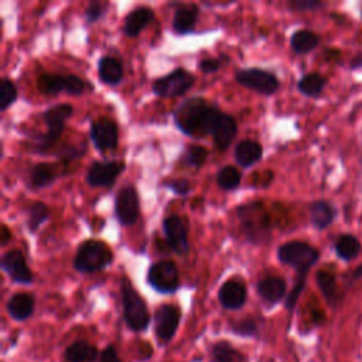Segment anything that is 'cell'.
Returning <instances> with one entry per match:
<instances>
[{
  "instance_id": "7a4b0ae2",
  "label": "cell",
  "mask_w": 362,
  "mask_h": 362,
  "mask_svg": "<svg viewBox=\"0 0 362 362\" xmlns=\"http://www.w3.org/2000/svg\"><path fill=\"white\" fill-rule=\"evenodd\" d=\"M120 293H122L123 315H124L126 324L133 331L146 329L150 322V314H148L147 305L127 279H122Z\"/></svg>"
},
{
  "instance_id": "d590c367",
  "label": "cell",
  "mask_w": 362,
  "mask_h": 362,
  "mask_svg": "<svg viewBox=\"0 0 362 362\" xmlns=\"http://www.w3.org/2000/svg\"><path fill=\"white\" fill-rule=\"evenodd\" d=\"M288 7L293 11H313L322 7V3L320 0H291Z\"/></svg>"
},
{
  "instance_id": "8fae6325",
  "label": "cell",
  "mask_w": 362,
  "mask_h": 362,
  "mask_svg": "<svg viewBox=\"0 0 362 362\" xmlns=\"http://www.w3.org/2000/svg\"><path fill=\"white\" fill-rule=\"evenodd\" d=\"M123 170L122 161H95L86 171V182L92 187H109Z\"/></svg>"
},
{
  "instance_id": "74e56055",
  "label": "cell",
  "mask_w": 362,
  "mask_h": 362,
  "mask_svg": "<svg viewBox=\"0 0 362 362\" xmlns=\"http://www.w3.org/2000/svg\"><path fill=\"white\" fill-rule=\"evenodd\" d=\"M105 8H103V4L99 3V1H92L88 7H86V11H85V18L88 23H93L96 21L98 18L102 17Z\"/></svg>"
},
{
  "instance_id": "ee69618b",
  "label": "cell",
  "mask_w": 362,
  "mask_h": 362,
  "mask_svg": "<svg viewBox=\"0 0 362 362\" xmlns=\"http://www.w3.org/2000/svg\"><path fill=\"white\" fill-rule=\"evenodd\" d=\"M362 277V263L352 272V280H358Z\"/></svg>"
},
{
  "instance_id": "1f68e13d",
  "label": "cell",
  "mask_w": 362,
  "mask_h": 362,
  "mask_svg": "<svg viewBox=\"0 0 362 362\" xmlns=\"http://www.w3.org/2000/svg\"><path fill=\"white\" fill-rule=\"evenodd\" d=\"M48 218V208L42 202H34L28 209V219L27 225L31 232H35L42 222Z\"/></svg>"
},
{
  "instance_id": "4fadbf2b",
  "label": "cell",
  "mask_w": 362,
  "mask_h": 362,
  "mask_svg": "<svg viewBox=\"0 0 362 362\" xmlns=\"http://www.w3.org/2000/svg\"><path fill=\"white\" fill-rule=\"evenodd\" d=\"M178 322L180 311L177 307L171 304L160 305L154 314V328L157 338L163 342L170 341L178 328Z\"/></svg>"
},
{
  "instance_id": "d6a6232c",
  "label": "cell",
  "mask_w": 362,
  "mask_h": 362,
  "mask_svg": "<svg viewBox=\"0 0 362 362\" xmlns=\"http://www.w3.org/2000/svg\"><path fill=\"white\" fill-rule=\"evenodd\" d=\"M17 99L16 85L8 78H1L0 81V110L10 107Z\"/></svg>"
},
{
  "instance_id": "f35d334b",
  "label": "cell",
  "mask_w": 362,
  "mask_h": 362,
  "mask_svg": "<svg viewBox=\"0 0 362 362\" xmlns=\"http://www.w3.org/2000/svg\"><path fill=\"white\" fill-rule=\"evenodd\" d=\"M165 187H168L170 189H173L177 195H187L189 192V184L187 180H173L167 184H164Z\"/></svg>"
},
{
  "instance_id": "ab89813d",
  "label": "cell",
  "mask_w": 362,
  "mask_h": 362,
  "mask_svg": "<svg viewBox=\"0 0 362 362\" xmlns=\"http://www.w3.org/2000/svg\"><path fill=\"white\" fill-rule=\"evenodd\" d=\"M199 69L202 71V72H205V74H212V72H216L218 69H219V66H221V62L218 61V59H215V58H205V59H202L201 62H199Z\"/></svg>"
},
{
  "instance_id": "30bf717a",
  "label": "cell",
  "mask_w": 362,
  "mask_h": 362,
  "mask_svg": "<svg viewBox=\"0 0 362 362\" xmlns=\"http://www.w3.org/2000/svg\"><path fill=\"white\" fill-rule=\"evenodd\" d=\"M236 81L255 92L262 95H272L279 89L277 78L267 71L259 68H247L236 72Z\"/></svg>"
},
{
  "instance_id": "b9f144b4",
  "label": "cell",
  "mask_w": 362,
  "mask_h": 362,
  "mask_svg": "<svg viewBox=\"0 0 362 362\" xmlns=\"http://www.w3.org/2000/svg\"><path fill=\"white\" fill-rule=\"evenodd\" d=\"M8 239H10V232H8L7 226L3 225L1 226V245H6L8 242Z\"/></svg>"
},
{
  "instance_id": "9c48e42d",
  "label": "cell",
  "mask_w": 362,
  "mask_h": 362,
  "mask_svg": "<svg viewBox=\"0 0 362 362\" xmlns=\"http://www.w3.org/2000/svg\"><path fill=\"white\" fill-rule=\"evenodd\" d=\"M139 214L140 202L137 191L132 185L122 187L115 198V215L117 221L124 226H130L136 223Z\"/></svg>"
},
{
  "instance_id": "4dcf8cb0",
  "label": "cell",
  "mask_w": 362,
  "mask_h": 362,
  "mask_svg": "<svg viewBox=\"0 0 362 362\" xmlns=\"http://www.w3.org/2000/svg\"><path fill=\"white\" fill-rule=\"evenodd\" d=\"M315 281L318 288L321 290L322 296L328 300L332 301L335 298V293H337V281H335V276L331 272L327 270H320L315 276Z\"/></svg>"
},
{
  "instance_id": "ba28073f",
  "label": "cell",
  "mask_w": 362,
  "mask_h": 362,
  "mask_svg": "<svg viewBox=\"0 0 362 362\" xmlns=\"http://www.w3.org/2000/svg\"><path fill=\"white\" fill-rule=\"evenodd\" d=\"M72 110H74L72 106L68 103H61V105L52 106L48 110H45L44 120L48 127V132L38 139L40 140L38 147L47 148L54 141H57L59 139V136L65 127V122L72 115Z\"/></svg>"
},
{
  "instance_id": "8992f818",
  "label": "cell",
  "mask_w": 362,
  "mask_h": 362,
  "mask_svg": "<svg viewBox=\"0 0 362 362\" xmlns=\"http://www.w3.org/2000/svg\"><path fill=\"white\" fill-rule=\"evenodd\" d=\"M194 82L195 79L188 71L177 68L165 76L156 79L153 83V90L161 98H175L184 95L194 85Z\"/></svg>"
},
{
  "instance_id": "52a82bcc",
  "label": "cell",
  "mask_w": 362,
  "mask_h": 362,
  "mask_svg": "<svg viewBox=\"0 0 362 362\" xmlns=\"http://www.w3.org/2000/svg\"><path fill=\"white\" fill-rule=\"evenodd\" d=\"M37 88L47 95H57L59 92L79 95L85 89V82L76 75L42 74L38 76Z\"/></svg>"
},
{
  "instance_id": "9a60e30c",
  "label": "cell",
  "mask_w": 362,
  "mask_h": 362,
  "mask_svg": "<svg viewBox=\"0 0 362 362\" xmlns=\"http://www.w3.org/2000/svg\"><path fill=\"white\" fill-rule=\"evenodd\" d=\"M0 264H1V269L16 283L30 284L34 279L30 267L25 263L24 255L17 249H13V250H8L7 253H4Z\"/></svg>"
},
{
  "instance_id": "ffe728a7",
  "label": "cell",
  "mask_w": 362,
  "mask_h": 362,
  "mask_svg": "<svg viewBox=\"0 0 362 362\" xmlns=\"http://www.w3.org/2000/svg\"><path fill=\"white\" fill-rule=\"evenodd\" d=\"M335 208L328 201L320 199L310 205V221L313 226L320 230L328 228L332 223V221L335 219Z\"/></svg>"
},
{
  "instance_id": "60d3db41",
  "label": "cell",
  "mask_w": 362,
  "mask_h": 362,
  "mask_svg": "<svg viewBox=\"0 0 362 362\" xmlns=\"http://www.w3.org/2000/svg\"><path fill=\"white\" fill-rule=\"evenodd\" d=\"M99 362H122L119 355H117V351L113 345H109L106 346L103 351H102V355H100V361Z\"/></svg>"
},
{
  "instance_id": "f1b7e54d",
  "label": "cell",
  "mask_w": 362,
  "mask_h": 362,
  "mask_svg": "<svg viewBox=\"0 0 362 362\" xmlns=\"http://www.w3.org/2000/svg\"><path fill=\"white\" fill-rule=\"evenodd\" d=\"M325 85H327V79L322 75H320L318 72H310L301 76V79L297 83V88L303 95L314 98L321 95Z\"/></svg>"
},
{
  "instance_id": "3957f363",
  "label": "cell",
  "mask_w": 362,
  "mask_h": 362,
  "mask_svg": "<svg viewBox=\"0 0 362 362\" xmlns=\"http://www.w3.org/2000/svg\"><path fill=\"white\" fill-rule=\"evenodd\" d=\"M277 257L281 263L294 267L297 270V276H307L311 266L317 263L320 252L305 242L291 240L279 247Z\"/></svg>"
},
{
  "instance_id": "5bb4252c",
  "label": "cell",
  "mask_w": 362,
  "mask_h": 362,
  "mask_svg": "<svg viewBox=\"0 0 362 362\" xmlns=\"http://www.w3.org/2000/svg\"><path fill=\"white\" fill-rule=\"evenodd\" d=\"M163 230L167 245L178 255H185L189 249L187 228L180 216L170 215L163 222Z\"/></svg>"
},
{
  "instance_id": "836d02e7",
  "label": "cell",
  "mask_w": 362,
  "mask_h": 362,
  "mask_svg": "<svg viewBox=\"0 0 362 362\" xmlns=\"http://www.w3.org/2000/svg\"><path fill=\"white\" fill-rule=\"evenodd\" d=\"M206 156H208V151L202 146H189L181 158L185 165L192 168H199L204 164Z\"/></svg>"
},
{
  "instance_id": "8d00e7d4",
  "label": "cell",
  "mask_w": 362,
  "mask_h": 362,
  "mask_svg": "<svg viewBox=\"0 0 362 362\" xmlns=\"http://www.w3.org/2000/svg\"><path fill=\"white\" fill-rule=\"evenodd\" d=\"M232 329H233L236 334H239V335L247 337V335H253V334L256 332L257 327H256V322H255L253 320L245 318V320H240V321L235 322V324L232 325Z\"/></svg>"
},
{
  "instance_id": "ac0fdd59",
  "label": "cell",
  "mask_w": 362,
  "mask_h": 362,
  "mask_svg": "<svg viewBox=\"0 0 362 362\" xmlns=\"http://www.w3.org/2000/svg\"><path fill=\"white\" fill-rule=\"evenodd\" d=\"M198 18V7L195 4H181L174 13L173 28L177 34H188L194 30Z\"/></svg>"
},
{
  "instance_id": "603a6c76",
  "label": "cell",
  "mask_w": 362,
  "mask_h": 362,
  "mask_svg": "<svg viewBox=\"0 0 362 362\" xmlns=\"http://www.w3.org/2000/svg\"><path fill=\"white\" fill-rule=\"evenodd\" d=\"M334 250L337 256L345 262L356 259L362 252V245L359 239L352 233H342L334 243Z\"/></svg>"
},
{
  "instance_id": "f546056e",
  "label": "cell",
  "mask_w": 362,
  "mask_h": 362,
  "mask_svg": "<svg viewBox=\"0 0 362 362\" xmlns=\"http://www.w3.org/2000/svg\"><path fill=\"white\" fill-rule=\"evenodd\" d=\"M216 182L225 191L235 189L240 184V171L230 165L222 167L216 174Z\"/></svg>"
},
{
  "instance_id": "cb8c5ba5",
  "label": "cell",
  "mask_w": 362,
  "mask_h": 362,
  "mask_svg": "<svg viewBox=\"0 0 362 362\" xmlns=\"http://www.w3.org/2000/svg\"><path fill=\"white\" fill-rule=\"evenodd\" d=\"M262 146L255 140H242L235 148V160L242 167H250L260 160Z\"/></svg>"
},
{
  "instance_id": "7402d4cb",
  "label": "cell",
  "mask_w": 362,
  "mask_h": 362,
  "mask_svg": "<svg viewBox=\"0 0 362 362\" xmlns=\"http://www.w3.org/2000/svg\"><path fill=\"white\" fill-rule=\"evenodd\" d=\"M7 311L10 317L17 321L27 320L34 311V298L28 293H17L10 297L7 303Z\"/></svg>"
},
{
  "instance_id": "7bdbcfd3",
  "label": "cell",
  "mask_w": 362,
  "mask_h": 362,
  "mask_svg": "<svg viewBox=\"0 0 362 362\" xmlns=\"http://www.w3.org/2000/svg\"><path fill=\"white\" fill-rule=\"evenodd\" d=\"M358 68H362V55L355 57L351 62V69H358Z\"/></svg>"
},
{
  "instance_id": "e0dca14e",
  "label": "cell",
  "mask_w": 362,
  "mask_h": 362,
  "mask_svg": "<svg viewBox=\"0 0 362 362\" xmlns=\"http://www.w3.org/2000/svg\"><path fill=\"white\" fill-rule=\"evenodd\" d=\"M257 294L269 304L279 303L286 294V281L281 277L270 276L257 283Z\"/></svg>"
},
{
  "instance_id": "e575fe53",
  "label": "cell",
  "mask_w": 362,
  "mask_h": 362,
  "mask_svg": "<svg viewBox=\"0 0 362 362\" xmlns=\"http://www.w3.org/2000/svg\"><path fill=\"white\" fill-rule=\"evenodd\" d=\"M238 356L236 349L229 342H218L212 348V362H235Z\"/></svg>"
},
{
  "instance_id": "83f0119b",
  "label": "cell",
  "mask_w": 362,
  "mask_h": 362,
  "mask_svg": "<svg viewBox=\"0 0 362 362\" xmlns=\"http://www.w3.org/2000/svg\"><path fill=\"white\" fill-rule=\"evenodd\" d=\"M318 42L320 37L310 30H297L290 38V45L297 54H307L313 51Z\"/></svg>"
},
{
  "instance_id": "4316f807",
  "label": "cell",
  "mask_w": 362,
  "mask_h": 362,
  "mask_svg": "<svg viewBox=\"0 0 362 362\" xmlns=\"http://www.w3.org/2000/svg\"><path fill=\"white\" fill-rule=\"evenodd\" d=\"M57 178V171L52 164L48 163H38L30 170L28 182L33 188H42L49 185Z\"/></svg>"
},
{
  "instance_id": "2e32d148",
  "label": "cell",
  "mask_w": 362,
  "mask_h": 362,
  "mask_svg": "<svg viewBox=\"0 0 362 362\" xmlns=\"http://www.w3.org/2000/svg\"><path fill=\"white\" fill-rule=\"evenodd\" d=\"M219 303L228 310H238L246 301V288L239 280H228L218 293Z\"/></svg>"
},
{
  "instance_id": "277c9868",
  "label": "cell",
  "mask_w": 362,
  "mask_h": 362,
  "mask_svg": "<svg viewBox=\"0 0 362 362\" xmlns=\"http://www.w3.org/2000/svg\"><path fill=\"white\" fill-rule=\"evenodd\" d=\"M112 262L110 249L99 240H85L74 257V267L81 273H93L105 269Z\"/></svg>"
},
{
  "instance_id": "d4e9b609",
  "label": "cell",
  "mask_w": 362,
  "mask_h": 362,
  "mask_svg": "<svg viewBox=\"0 0 362 362\" xmlns=\"http://www.w3.org/2000/svg\"><path fill=\"white\" fill-rule=\"evenodd\" d=\"M98 75L103 83L116 85L123 78V66L119 59L113 57H103L98 64Z\"/></svg>"
},
{
  "instance_id": "7c38bea8",
  "label": "cell",
  "mask_w": 362,
  "mask_h": 362,
  "mask_svg": "<svg viewBox=\"0 0 362 362\" xmlns=\"http://www.w3.org/2000/svg\"><path fill=\"white\" fill-rule=\"evenodd\" d=\"M89 136L93 146L102 153L113 150L117 146V126L109 119L93 120Z\"/></svg>"
},
{
  "instance_id": "d6986e66",
  "label": "cell",
  "mask_w": 362,
  "mask_h": 362,
  "mask_svg": "<svg viewBox=\"0 0 362 362\" xmlns=\"http://www.w3.org/2000/svg\"><path fill=\"white\" fill-rule=\"evenodd\" d=\"M151 18H153V10L148 7L141 6L132 10L124 18V27H123L124 34L129 37L139 35L140 31L151 21Z\"/></svg>"
},
{
  "instance_id": "484cf974",
  "label": "cell",
  "mask_w": 362,
  "mask_h": 362,
  "mask_svg": "<svg viewBox=\"0 0 362 362\" xmlns=\"http://www.w3.org/2000/svg\"><path fill=\"white\" fill-rule=\"evenodd\" d=\"M96 358V348L86 341H76L65 349L66 362H95Z\"/></svg>"
},
{
  "instance_id": "5b68a950",
  "label": "cell",
  "mask_w": 362,
  "mask_h": 362,
  "mask_svg": "<svg viewBox=\"0 0 362 362\" xmlns=\"http://www.w3.org/2000/svg\"><path fill=\"white\" fill-rule=\"evenodd\" d=\"M147 283L158 293H174L180 287V273L174 262L160 260L150 266Z\"/></svg>"
},
{
  "instance_id": "44dd1931",
  "label": "cell",
  "mask_w": 362,
  "mask_h": 362,
  "mask_svg": "<svg viewBox=\"0 0 362 362\" xmlns=\"http://www.w3.org/2000/svg\"><path fill=\"white\" fill-rule=\"evenodd\" d=\"M236 130H238V127H236L235 119L226 113H222V116L215 127V132L212 134L216 147L219 150H225L226 147H229V144L232 143V140L236 136Z\"/></svg>"
},
{
  "instance_id": "f6af8a7d",
  "label": "cell",
  "mask_w": 362,
  "mask_h": 362,
  "mask_svg": "<svg viewBox=\"0 0 362 362\" xmlns=\"http://www.w3.org/2000/svg\"><path fill=\"white\" fill-rule=\"evenodd\" d=\"M361 16H362V13H361Z\"/></svg>"
},
{
  "instance_id": "6da1fadb",
  "label": "cell",
  "mask_w": 362,
  "mask_h": 362,
  "mask_svg": "<svg viewBox=\"0 0 362 362\" xmlns=\"http://www.w3.org/2000/svg\"><path fill=\"white\" fill-rule=\"evenodd\" d=\"M221 116L222 112L216 106L209 105L205 99L191 98L175 109L174 122L187 136L202 137L214 134Z\"/></svg>"
}]
</instances>
